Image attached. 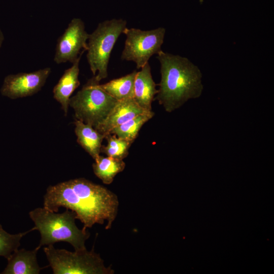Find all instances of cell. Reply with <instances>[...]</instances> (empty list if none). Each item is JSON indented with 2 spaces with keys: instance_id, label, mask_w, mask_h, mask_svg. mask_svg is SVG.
Here are the masks:
<instances>
[{
  "instance_id": "obj_15",
  "label": "cell",
  "mask_w": 274,
  "mask_h": 274,
  "mask_svg": "<svg viewBox=\"0 0 274 274\" xmlns=\"http://www.w3.org/2000/svg\"><path fill=\"white\" fill-rule=\"evenodd\" d=\"M137 72L113 79L99 87L117 100L134 97V83Z\"/></svg>"
},
{
  "instance_id": "obj_5",
  "label": "cell",
  "mask_w": 274,
  "mask_h": 274,
  "mask_svg": "<svg viewBox=\"0 0 274 274\" xmlns=\"http://www.w3.org/2000/svg\"><path fill=\"white\" fill-rule=\"evenodd\" d=\"M54 274H113L114 270L106 267L104 260L94 252L86 248L70 252L55 249L53 245L44 248Z\"/></svg>"
},
{
  "instance_id": "obj_17",
  "label": "cell",
  "mask_w": 274,
  "mask_h": 274,
  "mask_svg": "<svg viewBox=\"0 0 274 274\" xmlns=\"http://www.w3.org/2000/svg\"><path fill=\"white\" fill-rule=\"evenodd\" d=\"M154 115L152 111H146L121 125L113 128L110 133L133 143L143 125Z\"/></svg>"
},
{
  "instance_id": "obj_12",
  "label": "cell",
  "mask_w": 274,
  "mask_h": 274,
  "mask_svg": "<svg viewBox=\"0 0 274 274\" xmlns=\"http://www.w3.org/2000/svg\"><path fill=\"white\" fill-rule=\"evenodd\" d=\"M141 68L135 78L133 98L143 109L152 111V102L158 90L156 89V84L152 78L149 62Z\"/></svg>"
},
{
  "instance_id": "obj_6",
  "label": "cell",
  "mask_w": 274,
  "mask_h": 274,
  "mask_svg": "<svg viewBox=\"0 0 274 274\" xmlns=\"http://www.w3.org/2000/svg\"><path fill=\"white\" fill-rule=\"evenodd\" d=\"M93 78L70 99L69 106L75 111L76 119L95 128L107 117L118 100L98 86Z\"/></svg>"
},
{
  "instance_id": "obj_11",
  "label": "cell",
  "mask_w": 274,
  "mask_h": 274,
  "mask_svg": "<svg viewBox=\"0 0 274 274\" xmlns=\"http://www.w3.org/2000/svg\"><path fill=\"white\" fill-rule=\"evenodd\" d=\"M85 51H83L72 65L66 70L53 90L54 98L60 103L65 115H67L71 96L80 85L79 63Z\"/></svg>"
},
{
  "instance_id": "obj_7",
  "label": "cell",
  "mask_w": 274,
  "mask_h": 274,
  "mask_svg": "<svg viewBox=\"0 0 274 274\" xmlns=\"http://www.w3.org/2000/svg\"><path fill=\"white\" fill-rule=\"evenodd\" d=\"M126 36L121 58L133 61L138 69L144 66L150 57L161 51L165 29L163 27L143 30L139 28H126Z\"/></svg>"
},
{
  "instance_id": "obj_8",
  "label": "cell",
  "mask_w": 274,
  "mask_h": 274,
  "mask_svg": "<svg viewBox=\"0 0 274 274\" xmlns=\"http://www.w3.org/2000/svg\"><path fill=\"white\" fill-rule=\"evenodd\" d=\"M88 37L82 20L73 18L58 39L54 62L57 64L74 62L83 51H86Z\"/></svg>"
},
{
  "instance_id": "obj_9",
  "label": "cell",
  "mask_w": 274,
  "mask_h": 274,
  "mask_svg": "<svg viewBox=\"0 0 274 274\" xmlns=\"http://www.w3.org/2000/svg\"><path fill=\"white\" fill-rule=\"evenodd\" d=\"M51 72L49 67L29 73L7 76L1 89L2 95L11 99L31 96L44 85Z\"/></svg>"
},
{
  "instance_id": "obj_18",
  "label": "cell",
  "mask_w": 274,
  "mask_h": 274,
  "mask_svg": "<svg viewBox=\"0 0 274 274\" xmlns=\"http://www.w3.org/2000/svg\"><path fill=\"white\" fill-rule=\"evenodd\" d=\"M107 144L101 146L100 152L107 156L123 160L128 155V149L132 143L116 136L113 134H108L105 138Z\"/></svg>"
},
{
  "instance_id": "obj_16",
  "label": "cell",
  "mask_w": 274,
  "mask_h": 274,
  "mask_svg": "<svg viewBox=\"0 0 274 274\" xmlns=\"http://www.w3.org/2000/svg\"><path fill=\"white\" fill-rule=\"evenodd\" d=\"M94 160L95 162L92 164L94 174L107 185L111 184L117 174L122 172L125 167L123 160L109 156L99 155Z\"/></svg>"
},
{
  "instance_id": "obj_13",
  "label": "cell",
  "mask_w": 274,
  "mask_h": 274,
  "mask_svg": "<svg viewBox=\"0 0 274 274\" xmlns=\"http://www.w3.org/2000/svg\"><path fill=\"white\" fill-rule=\"evenodd\" d=\"M39 249L33 250L18 249L14 251L8 260V264L1 272L3 274H39L43 268L37 261V253Z\"/></svg>"
},
{
  "instance_id": "obj_1",
  "label": "cell",
  "mask_w": 274,
  "mask_h": 274,
  "mask_svg": "<svg viewBox=\"0 0 274 274\" xmlns=\"http://www.w3.org/2000/svg\"><path fill=\"white\" fill-rule=\"evenodd\" d=\"M119 200L116 194L85 178H77L49 186L44 196V207L57 212L60 207L76 213V219L87 230L95 224L111 228L117 215Z\"/></svg>"
},
{
  "instance_id": "obj_20",
  "label": "cell",
  "mask_w": 274,
  "mask_h": 274,
  "mask_svg": "<svg viewBox=\"0 0 274 274\" xmlns=\"http://www.w3.org/2000/svg\"><path fill=\"white\" fill-rule=\"evenodd\" d=\"M4 40V35L3 31L0 28V48L2 47Z\"/></svg>"
},
{
  "instance_id": "obj_2",
  "label": "cell",
  "mask_w": 274,
  "mask_h": 274,
  "mask_svg": "<svg viewBox=\"0 0 274 274\" xmlns=\"http://www.w3.org/2000/svg\"><path fill=\"white\" fill-rule=\"evenodd\" d=\"M157 58L160 64L161 80L155 99L170 113L202 92V74L187 58L162 50Z\"/></svg>"
},
{
  "instance_id": "obj_3",
  "label": "cell",
  "mask_w": 274,
  "mask_h": 274,
  "mask_svg": "<svg viewBox=\"0 0 274 274\" xmlns=\"http://www.w3.org/2000/svg\"><path fill=\"white\" fill-rule=\"evenodd\" d=\"M35 225L36 230L41 234L37 247L39 249L44 245H53L59 242L70 244L75 250L86 248V241L89 237L88 231L80 229L76 226V213L69 209L62 213L50 211L44 207L38 208L29 213Z\"/></svg>"
},
{
  "instance_id": "obj_4",
  "label": "cell",
  "mask_w": 274,
  "mask_h": 274,
  "mask_svg": "<svg viewBox=\"0 0 274 274\" xmlns=\"http://www.w3.org/2000/svg\"><path fill=\"white\" fill-rule=\"evenodd\" d=\"M127 22L122 19H112L98 23L89 34L86 57L95 81L107 77L111 52L120 35L126 28Z\"/></svg>"
},
{
  "instance_id": "obj_19",
  "label": "cell",
  "mask_w": 274,
  "mask_h": 274,
  "mask_svg": "<svg viewBox=\"0 0 274 274\" xmlns=\"http://www.w3.org/2000/svg\"><path fill=\"white\" fill-rule=\"evenodd\" d=\"M34 230H36L35 227L24 232L11 234L4 230L0 224V256L8 259L12 252L18 249L22 237Z\"/></svg>"
},
{
  "instance_id": "obj_14",
  "label": "cell",
  "mask_w": 274,
  "mask_h": 274,
  "mask_svg": "<svg viewBox=\"0 0 274 274\" xmlns=\"http://www.w3.org/2000/svg\"><path fill=\"white\" fill-rule=\"evenodd\" d=\"M75 132L78 143L94 159L99 155L105 135L90 125L76 119Z\"/></svg>"
},
{
  "instance_id": "obj_10",
  "label": "cell",
  "mask_w": 274,
  "mask_h": 274,
  "mask_svg": "<svg viewBox=\"0 0 274 274\" xmlns=\"http://www.w3.org/2000/svg\"><path fill=\"white\" fill-rule=\"evenodd\" d=\"M146 111L138 104L134 98L117 101L105 119L95 129L106 135L115 127Z\"/></svg>"
}]
</instances>
